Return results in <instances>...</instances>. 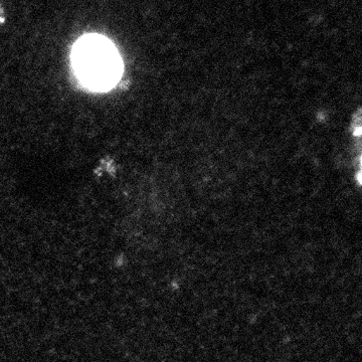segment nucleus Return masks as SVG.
I'll return each instance as SVG.
<instances>
[{"mask_svg":"<svg viewBox=\"0 0 362 362\" xmlns=\"http://www.w3.org/2000/svg\"><path fill=\"white\" fill-rule=\"evenodd\" d=\"M71 59L78 78L95 90L110 88L122 71V62L115 47L100 35H87L78 40Z\"/></svg>","mask_w":362,"mask_h":362,"instance_id":"nucleus-1","label":"nucleus"}]
</instances>
